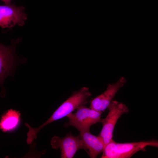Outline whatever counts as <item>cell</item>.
Listing matches in <instances>:
<instances>
[{"instance_id": "3", "label": "cell", "mask_w": 158, "mask_h": 158, "mask_svg": "<svg viewBox=\"0 0 158 158\" xmlns=\"http://www.w3.org/2000/svg\"><path fill=\"white\" fill-rule=\"evenodd\" d=\"M76 109L75 113H71L66 116L68 121L64 124L65 127H73L79 132L90 131L92 125L101 122L102 112L88 108L85 105L79 107Z\"/></svg>"}, {"instance_id": "11", "label": "cell", "mask_w": 158, "mask_h": 158, "mask_svg": "<svg viewBox=\"0 0 158 158\" xmlns=\"http://www.w3.org/2000/svg\"><path fill=\"white\" fill-rule=\"evenodd\" d=\"M3 1L5 4H11V0H1Z\"/></svg>"}, {"instance_id": "7", "label": "cell", "mask_w": 158, "mask_h": 158, "mask_svg": "<svg viewBox=\"0 0 158 158\" xmlns=\"http://www.w3.org/2000/svg\"><path fill=\"white\" fill-rule=\"evenodd\" d=\"M126 82V78L122 77L114 83L109 84L104 92L91 100L90 108L103 112L108 108L116 94Z\"/></svg>"}, {"instance_id": "4", "label": "cell", "mask_w": 158, "mask_h": 158, "mask_svg": "<svg viewBox=\"0 0 158 158\" xmlns=\"http://www.w3.org/2000/svg\"><path fill=\"white\" fill-rule=\"evenodd\" d=\"M108 108L109 110L108 114L104 118L101 119L102 127L98 135L103 141L104 147L113 140L114 130L118 119L122 115L129 111L126 105L116 100H112Z\"/></svg>"}, {"instance_id": "5", "label": "cell", "mask_w": 158, "mask_h": 158, "mask_svg": "<svg viewBox=\"0 0 158 158\" xmlns=\"http://www.w3.org/2000/svg\"><path fill=\"white\" fill-rule=\"evenodd\" d=\"M50 144L54 149H60L61 158H72L79 150L86 149L80 134L74 136L69 133L63 138L55 135L51 139Z\"/></svg>"}, {"instance_id": "2", "label": "cell", "mask_w": 158, "mask_h": 158, "mask_svg": "<svg viewBox=\"0 0 158 158\" xmlns=\"http://www.w3.org/2000/svg\"><path fill=\"white\" fill-rule=\"evenodd\" d=\"M91 95L89 88L85 87L75 92L57 109L45 122L40 126V128H43L54 121L66 116L79 107L85 105Z\"/></svg>"}, {"instance_id": "8", "label": "cell", "mask_w": 158, "mask_h": 158, "mask_svg": "<svg viewBox=\"0 0 158 158\" xmlns=\"http://www.w3.org/2000/svg\"><path fill=\"white\" fill-rule=\"evenodd\" d=\"M13 46H6L2 43L0 44V81L1 85L11 73L14 67L15 56Z\"/></svg>"}, {"instance_id": "1", "label": "cell", "mask_w": 158, "mask_h": 158, "mask_svg": "<svg viewBox=\"0 0 158 158\" xmlns=\"http://www.w3.org/2000/svg\"><path fill=\"white\" fill-rule=\"evenodd\" d=\"M148 146L158 147V141L119 143L113 140L105 146L101 158H130L137 152L145 150Z\"/></svg>"}, {"instance_id": "6", "label": "cell", "mask_w": 158, "mask_h": 158, "mask_svg": "<svg viewBox=\"0 0 158 158\" xmlns=\"http://www.w3.org/2000/svg\"><path fill=\"white\" fill-rule=\"evenodd\" d=\"M25 7L14 4L0 6V26L2 29L12 28L15 25L22 26L27 18Z\"/></svg>"}, {"instance_id": "10", "label": "cell", "mask_w": 158, "mask_h": 158, "mask_svg": "<svg viewBox=\"0 0 158 158\" xmlns=\"http://www.w3.org/2000/svg\"><path fill=\"white\" fill-rule=\"evenodd\" d=\"M20 113L19 111L10 109L2 116L0 128L4 132L10 131L15 128L20 120Z\"/></svg>"}, {"instance_id": "9", "label": "cell", "mask_w": 158, "mask_h": 158, "mask_svg": "<svg viewBox=\"0 0 158 158\" xmlns=\"http://www.w3.org/2000/svg\"><path fill=\"white\" fill-rule=\"evenodd\" d=\"M85 144V151L89 157L95 158L103 152L104 145L103 141L99 136L92 134L90 131H83L79 132Z\"/></svg>"}]
</instances>
